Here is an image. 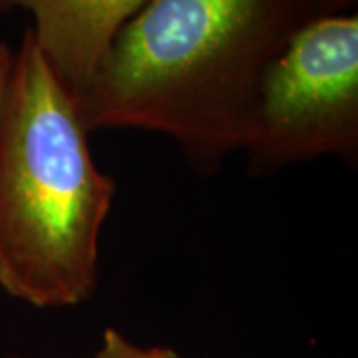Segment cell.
I'll return each mask as SVG.
<instances>
[{
  "instance_id": "6",
  "label": "cell",
  "mask_w": 358,
  "mask_h": 358,
  "mask_svg": "<svg viewBox=\"0 0 358 358\" xmlns=\"http://www.w3.org/2000/svg\"><path fill=\"white\" fill-rule=\"evenodd\" d=\"M313 18L319 16H336V14H350V8L357 6L358 0H307Z\"/></svg>"
},
{
  "instance_id": "4",
  "label": "cell",
  "mask_w": 358,
  "mask_h": 358,
  "mask_svg": "<svg viewBox=\"0 0 358 358\" xmlns=\"http://www.w3.org/2000/svg\"><path fill=\"white\" fill-rule=\"evenodd\" d=\"M148 0H0V14L32 16L38 50L72 94L88 84L120 28Z\"/></svg>"
},
{
  "instance_id": "9",
  "label": "cell",
  "mask_w": 358,
  "mask_h": 358,
  "mask_svg": "<svg viewBox=\"0 0 358 358\" xmlns=\"http://www.w3.org/2000/svg\"><path fill=\"white\" fill-rule=\"evenodd\" d=\"M8 358H26V357H8Z\"/></svg>"
},
{
  "instance_id": "5",
  "label": "cell",
  "mask_w": 358,
  "mask_h": 358,
  "mask_svg": "<svg viewBox=\"0 0 358 358\" xmlns=\"http://www.w3.org/2000/svg\"><path fill=\"white\" fill-rule=\"evenodd\" d=\"M164 346H152V348H143V346L134 345L128 341L124 334L115 329H106L103 331L102 346L96 352L94 358H157Z\"/></svg>"
},
{
  "instance_id": "3",
  "label": "cell",
  "mask_w": 358,
  "mask_h": 358,
  "mask_svg": "<svg viewBox=\"0 0 358 358\" xmlns=\"http://www.w3.org/2000/svg\"><path fill=\"white\" fill-rule=\"evenodd\" d=\"M241 150L253 171L358 157V16L308 18L259 82Z\"/></svg>"
},
{
  "instance_id": "7",
  "label": "cell",
  "mask_w": 358,
  "mask_h": 358,
  "mask_svg": "<svg viewBox=\"0 0 358 358\" xmlns=\"http://www.w3.org/2000/svg\"><path fill=\"white\" fill-rule=\"evenodd\" d=\"M13 60L14 48H10L6 42H0V100H2L8 76H10V70H13Z\"/></svg>"
},
{
  "instance_id": "1",
  "label": "cell",
  "mask_w": 358,
  "mask_h": 358,
  "mask_svg": "<svg viewBox=\"0 0 358 358\" xmlns=\"http://www.w3.org/2000/svg\"><path fill=\"white\" fill-rule=\"evenodd\" d=\"M308 18L307 0H148L74 94L80 117L164 134L209 173L241 150L265 68Z\"/></svg>"
},
{
  "instance_id": "2",
  "label": "cell",
  "mask_w": 358,
  "mask_h": 358,
  "mask_svg": "<svg viewBox=\"0 0 358 358\" xmlns=\"http://www.w3.org/2000/svg\"><path fill=\"white\" fill-rule=\"evenodd\" d=\"M114 197L74 94L26 30L0 100V289L36 308L86 303Z\"/></svg>"
},
{
  "instance_id": "8",
  "label": "cell",
  "mask_w": 358,
  "mask_h": 358,
  "mask_svg": "<svg viewBox=\"0 0 358 358\" xmlns=\"http://www.w3.org/2000/svg\"><path fill=\"white\" fill-rule=\"evenodd\" d=\"M157 358H181L176 352V350H171V348H162V352H159V357Z\"/></svg>"
}]
</instances>
